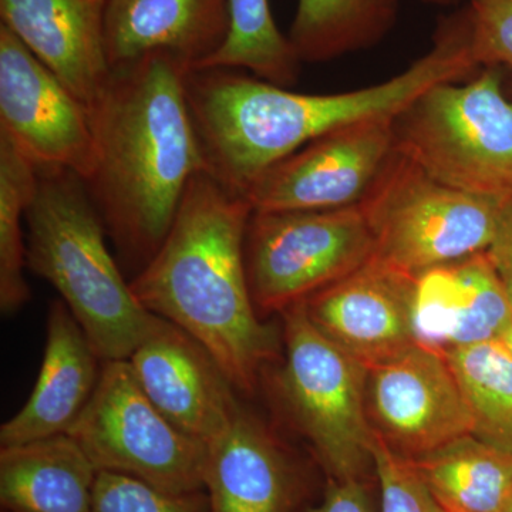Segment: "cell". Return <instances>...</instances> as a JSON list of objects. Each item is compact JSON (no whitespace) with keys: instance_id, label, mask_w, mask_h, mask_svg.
I'll return each instance as SVG.
<instances>
[{"instance_id":"cell-1","label":"cell","mask_w":512,"mask_h":512,"mask_svg":"<svg viewBox=\"0 0 512 512\" xmlns=\"http://www.w3.org/2000/svg\"><path fill=\"white\" fill-rule=\"evenodd\" d=\"M466 9L441 20L433 46L387 82L353 92L305 94L232 69L195 70L185 96L207 163V173L229 190L247 194L272 165L306 144L359 121L396 116L440 83L473 77Z\"/></svg>"},{"instance_id":"cell-2","label":"cell","mask_w":512,"mask_h":512,"mask_svg":"<svg viewBox=\"0 0 512 512\" xmlns=\"http://www.w3.org/2000/svg\"><path fill=\"white\" fill-rule=\"evenodd\" d=\"M174 57L154 53L111 69L90 113L96 164L86 183L107 235L141 269L163 244L188 184L207 173L185 77Z\"/></svg>"},{"instance_id":"cell-3","label":"cell","mask_w":512,"mask_h":512,"mask_svg":"<svg viewBox=\"0 0 512 512\" xmlns=\"http://www.w3.org/2000/svg\"><path fill=\"white\" fill-rule=\"evenodd\" d=\"M252 210L244 195L195 175L156 255L130 282L138 302L207 350L232 386L252 392L278 352L259 320L245 264Z\"/></svg>"},{"instance_id":"cell-4","label":"cell","mask_w":512,"mask_h":512,"mask_svg":"<svg viewBox=\"0 0 512 512\" xmlns=\"http://www.w3.org/2000/svg\"><path fill=\"white\" fill-rule=\"evenodd\" d=\"M25 225L28 269L59 292L100 360L130 359L161 318L121 274L84 180L60 168L39 170Z\"/></svg>"},{"instance_id":"cell-5","label":"cell","mask_w":512,"mask_h":512,"mask_svg":"<svg viewBox=\"0 0 512 512\" xmlns=\"http://www.w3.org/2000/svg\"><path fill=\"white\" fill-rule=\"evenodd\" d=\"M500 67L440 83L393 119L394 148L434 180L478 197L512 195V101Z\"/></svg>"},{"instance_id":"cell-6","label":"cell","mask_w":512,"mask_h":512,"mask_svg":"<svg viewBox=\"0 0 512 512\" xmlns=\"http://www.w3.org/2000/svg\"><path fill=\"white\" fill-rule=\"evenodd\" d=\"M505 200L454 190L394 148L359 207L375 258L417 276L487 251Z\"/></svg>"},{"instance_id":"cell-7","label":"cell","mask_w":512,"mask_h":512,"mask_svg":"<svg viewBox=\"0 0 512 512\" xmlns=\"http://www.w3.org/2000/svg\"><path fill=\"white\" fill-rule=\"evenodd\" d=\"M282 313L285 360L276 386L289 416L330 480L365 478L375 471L366 367L313 325L302 302Z\"/></svg>"},{"instance_id":"cell-8","label":"cell","mask_w":512,"mask_h":512,"mask_svg":"<svg viewBox=\"0 0 512 512\" xmlns=\"http://www.w3.org/2000/svg\"><path fill=\"white\" fill-rule=\"evenodd\" d=\"M67 434L97 471L137 478L171 494L205 491L207 446L151 403L128 360L104 362L93 396Z\"/></svg>"},{"instance_id":"cell-9","label":"cell","mask_w":512,"mask_h":512,"mask_svg":"<svg viewBox=\"0 0 512 512\" xmlns=\"http://www.w3.org/2000/svg\"><path fill=\"white\" fill-rule=\"evenodd\" d=\"M375 238L359 205L322 211H254L245 237L258 313L285 312L369 262Z\"/></svg>"},{"instance_id":"cell-10","label":"cell","mask_w":512,"mask_h":512,"mask_svg":"<svg viewBox=\"0 0 512 512\" xmlns=\"http://www.w3.org/2000/svg\"><path fill=\"white\" fill-rule=\"evenodd\" d=\"M0 137L43 168L87 181L96 164L92 113L22 42L0 25Z\"/></svg>"},{"instance_id":"cell-11","label":"cell","mask_w":512,"mask_h":512,"mask_svg":"<svg viewBox=\"0 0 512 512\" xmlns=\"http://www.w3.org/2000/svg\"><path fill=\"white\" fill-rule=\"evenodd\" d=\"M366 412L377 439L407 460L471 434L446 353L421 343L367 369Z\"/></svg>"},{"instance_id":"cell-12","label":"cell","mask_w":512,"mask_h":512,"mask_svg":"<svg viewBox=\"0 0 512 512\" xmlns=\"http://www.w3.org/2000/svg\"><path fill=\"white\" fill-rule=\"evenodd\" d=\"M393 119L349 124L265 171L245 198L254 211H322L359 205L394 150Z\"/></svg>"},{"instance_id":"cell-13","label":"cell","mask_w":512,"mask_h":512,"mask_svg":"<svg viewBox=\"0 0 512 512\" xmlns=\"http://www.w3.org/2000/svg\"><path fill=\"white\" fill-rule=\"evenodd\" d=\"M416 276L373 258L303 301L309 319L360 365L386 362L416 345Z\"/></svg>"},{"instance_id":"cell-14","label":"cell","mask_w":512,"mask_h":512,"mask_svg":"<svg viewBox=\"0 0 512 512\" xmlns=\"http://www.w3.org/2000/svg\"><path fill=\"white\" fill-rule=\"evenodd\" d=\"M138 386L178 430L208 446L239 410L232 383L200 343L168 320L128 359Z\"/></svg>"},{"instance_id":"cell-15","label":"cell","mask_w":512,"mask_h":512,"mask_svg":"<svg viewBox=\"0 0 512 512\" xmlns=\"http://www.w3.org/2000/svg\"><path fill=\"white\" fill-rule=\"evenodd\" d=\"M512 325L510 286L487 251L416 276L417 342L447 350L501 339Z\"/></svg>"},{"instance_id":"cell-16","label":"cell","mask_w":512,"mask_h":512,"mask_svg":"<svg viewBox=\"0 0 512 512\" xmlns=\"http://www.w3.org/2000/svg\"><path fill=\"white\" fill-rule=\"evenodd\" d=\"M107 6L109 0H0V25L92 109L111 74Z\"/></svg>"},{"instance_id":"cell-17","label":"cell","mask_w":512,"mask_h":512,"mask_svg":"<svg viewBox=\"0 0 512 512\" xmlns=\"http://www.w3.org/2000/svg\"><path fill=\"white\" fill-rule=\"evenodd\" d=\"M99 360L69 308L53 301L39 376L25 406L0 427V447L66 434L96 390Z\"/></svg>"},{"instance_id":"cell-18","label":"cell","mask_w":512,"mask_h":512,"mask_svg":"<svg viewBox=\"0 0 512 512\" xmlns=\"http://www.w3.org/2000/svg\"><path fill=\"white\" fill-rule=\"evenodd\" d=\"M229 0H109L110 69L163 53L194 72L227 39Z\"/></svg>"},{"instance_id":"cell-19","label":"cell","mask_w":512,"mask_h":512,"mask_svg":"<svg viewBox=\"0 0 512 512\" xmlns=\"http://www.w3.org/2000/svg\"><path fill=\"white\" fill-rule=\"evenodd\" d=\"M204 490L208 512H292L299 477L278 441L239 409L207 446Z\"/></svg>"},{"instance_id":"cell-20","label":"cell","mask_w":512,"mask_h":512,"mask_svg":"<svg viewBox=\"0 0 512 512\" xmlns=\"http://www.w3.org/2000/svg\"><path fill=\"white\" fill-rule=\"evenodd\" d=\"M99 471L69 436L0 448V503L9 512H92Z\"/></svg>"},{"instance_id":"cell-21","label":"cell","mask_w":512,"mask_h":512,"mask_svg":"<svg viewBox=\"0 0 512 512\" xmlns=\"http://www.w3.org/2000/svg\"><path fill=\"white\" fill-rule=\"evenodd\" d=\"M410 461L444 512H507L512 454L467 434Z\"/></svg>"},{"instance_id":"cell-22","label":"cell","mask_w":512,"mask_h":512,"mask_svg":"<svg viewBox=\"0 0 512 512\" xmlns=\"http://www.w3.org/2000/svg\"><path fill=\"white\" fill-rule=\"evenodd\" d=\"M399 8L400 0H298L288 39L301 62H329L377 45Z\"/></svg>"},{"instance_id":"cell-23","label":"cell","mask_w":512,"mask_h":512,"mask_svg":"<svg viewBox=\"0 0 512 512\" xmlns=\"http://www.w3.org/2000/svg\"><path fill=\"white\" fill-rule=\"evenodd\" d=\"M471 419V436L512 454V356L503 339L447 350Z\"/></svg>"},{"instance_id":"cell-24","label":"cell","mask_w":512,"mask_h":512,"mask_svg":"<svg viewBox=\"0 0 512 512\" xmlns=\"http://www.w3.org/2000/svg\"><path fill=\"white\" fill-rule=\"evenodd\" d=\"M301 63L288 36L276 26L269 0H229L227 39L197 70H244L291 89L298 83Z\"/></svg>"},{"instance_id":"cell-25","label":"cell","mask_w":512,"mask_h":512,"mask_svg":"<svg viewBox=\"0 0 512 512\" xmlns=\"http://www.w3.org/2000/svg\"><path fill=\"white\" fill-rule=\"evenodd\" d=\"M37 183L39 168L0 137V308L6 315L18 312L30 299L23 222Z\"/></svg>"},{"instance_id":"cell-26","label":"cell","mask_w":512,"mask_h":512,"mask_svg":"<svg viewBox=\"0 0 512 512\" xmlns=\"http://www.w3.org/2000/svg\"><path fill=\"white\" fill-rule=\"evenodd\" d=\"M92 512H208L205 491L171 494L123 474L99 471Z\"/></svg>"},{"instance_id":"cell-27","label":"cell","mask_w":512,"mask_h":512,"mask_svg":"<svg viewBox=\"0 0 512 512\" xmlns=\"http://www.w3.org/2000/svg\"><path fill=\"white\" fill-rule=\"evenodd\" d=\"M373 463L382 493V512H444L412 461L397 456L376 436Z\"/></svg>"},{"instance_id":"cell-28","label":"cell","mask_w":512,"mask_h":512,"mask_svg":"<svg viewBox=\"0 0 512 512\" xmlns=\"http://www.w3.org/2000/svg\"><path fill=\"white\" fill-rule=\"evenodd\" d=\"M466 10L478 66L512 70V0H468Z\"/></svg>"},{"instance_id":"cell-29","label":"cell","mask_w":512,"mask_h":512,"mask_svg":"<svg viewBox=\"0 0 512 512\" xmlns=\"http://www.w3.org/2000/svg\"><path fill=\"white\" fill-rule=\"evenodd\" d=\"M305 512H375L365 478L330 480L325 497Z\"/></svg>"},{"instance_id":"cell-30","label":"cell","mask_w":512,"mask_h":512,"mask_svg":"<svg viewBox=\"0 0 512 512\" xmlns=\"http://www.w3.org/2000/svg\"><path fill=\"white\" fill-rule=\"evenodd\" d=\"M487 254L507 285L512 286V195L503 202Z\"/></svg>"},{"instance_id":"cell-31","label":"cell","mask_w":512,"mask_h":512,"mask_svg":"<svg viewBox=\"0 0 512 512\" xmlns=\"http://www.w3.org/2000/svg\"><path fill=\"white\" fill-rule=\"evenodd\" d=\"M501 339H503L505 346L510 350L512 356V325L508 328L507 332L504 333V336Z\"/></svg>"},{"instance_id":"cell-32","label":"cell","mask_w":512,"mask_h":512,"mask_svg":"<svg viewBox=\"0 0 512 512\" xmlns=\"http://www.w3.org/2000/svg\"><path fill=\"white\" fill-rule=\"evenodd\" d=\"M424 2L431 3V5L450 6L456 5L460 0H424Z\"/></svg>"},{"instance_id":"cell-33","label":"cell","mask_w":512,"mask_h":512,"mask_svg":"<svg viewBox=\"0 0 512 512\" xmlns=\"http://www.w3.org/2000/svg\"><path fill=\"white\" fill-rule=\"evenodd\" d=\"M507 512H512V497H511L510 504H508Z\"/></svg>"},{"instance_id":"cell-34","label":"cell","mask_w":512,"mask_h":512,"mask_svg":"<svg viewBox=\"0 0 512 512\" xmlns=\"http://www.w3.org/2000/svg\"><path fill=\"white\" fill-rule=\"evenodd\" d=\"M511 299H512V286H510Z\"/></svg>"}]
</instances>
